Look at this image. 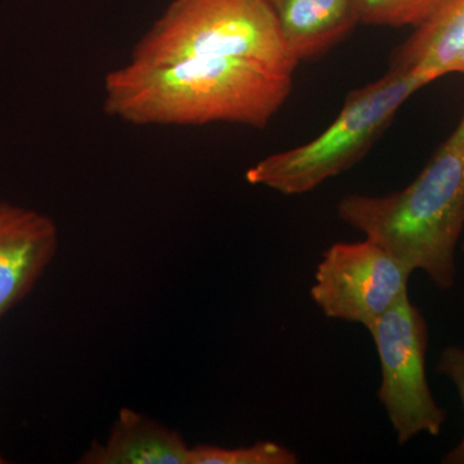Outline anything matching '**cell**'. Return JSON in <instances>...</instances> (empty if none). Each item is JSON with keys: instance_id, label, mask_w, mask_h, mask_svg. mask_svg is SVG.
Instances as JSON below:
<instances>
[{"instance_id": "obj_1", "label": "cell", "mask_w": 464, "mask_h": 464, "mask_svg": "<svg viewBox=\"0 0 464 464\" xmlns=\"http://www.w3.org/2000/svg\"><path fill=\"white\" fill-rule=\"evenodd\" d=\"M293 75L231 58L127 65L103 82L106 114L134 125L231 123L265 128L288 100Z\"/></svg>"}, {"instance_id": "obj_2", "label": "cell", "mask_w": 464, "mask_h": 464, "mask_svg": "<svg viewBox=\"0 0 464 464\" xmlns=\"http://www.w3.org/2000/svg\"><path fill=\"white\" fill-rule=\"evenodd\" d=\"M338 217L438 288L456 283V249L464 227V115L430 163L404 190L342 198Z\"/></svg>"}, {"instance_id": "obj_3", "label": "cell", "mask_w": 464, "mask_h": 464, "mask_svg": "<svg viewBox=\"0 0 464 464\" xmlns=\"http://www.w3.org/2000/svg\"><path fill=\"white\" fill-rule=\"evenodd\" d=\"M191 57L250 61L289 75L299 65L265 0H173L130 61L157 65Z\"/></svg>"}, {"instance_id": "obj_4", "label": "cell", "mask_w": 464, "mask_h": 464, "mask_svg": "<svg viewBox=\"0 0 464 464\" xmlns=\"http://www.w3.org/2000/svg\"><path fill=\"white\" fill-rule=\"evenodd\" d=\"M426 85L414 72L391 66L378 81L351 92L340 114L316 139L262 159L246 170V181L289 197L315 190L364 157L406 100Z\"/></svg>"}, {"instance_id": "obj_5", "label": "cell", "mask_w": 464, "mask_h": 464, "mask_svg": "<svg viewBox=\"0 0 464 464\" xmlns=\"http://www.w3.org/2000/svg\"><path fill=\"white\" fill-rule=\"evenodd\" d=\"M368 331L380 357L378 398L399 444L405 445L420 433L439 436L447 411L436 402L427 381L429 326L420 308L405 295Z\"/></svg>"}, {"instance_id": "obj_6", "label": "cell", "mask_w": 464, "mask_h": 464, "mask_svg": "<svg viewBox=\"0 0 464 464\" xmlns=\"http://www.w3.org/2000/svg\"><path fill=\"white\" fill-rule=\"evenodd\" d=\"M413 273L373 240L335 243L317 265L311 297L329 319L368 329L408 295Z\"/></svg>"}, {"instance_id": "obj_7", "label": "cell", "mask_w": 464, "mask_h": 464, "mask_svg": "<svg viewBox=\"0 0 464 464\" xmlns=\"http://www.w3.org/2000/svg\"><path fill=\"white\" fill-rule=\"evenodd\" d=\"M57 248L51 217L0 201V319L30 295Z\"/></svg>"}, {"instance_id": "obj_8", "label": "cell", "mask_w": 464, "mask_h": 464, "mask_svg": "<svg viewBox=\"0 0 464 464\" xmlns=\"http://www.w3.org/2000/svg\"><path fill=\"white\" fill-rule=\"evenodd\" d=\"M297 63L323 56L360 23L359 0H265Z\"/></svg>"}, {"instance_id": "obj_9", "label": "cell", "mask_w": 464, "mask_h": 464, "mask_svg": "<svg viewBox=\"0 0 464 464\" xmlns=\"http://www.w3.org/2000/svg\"><path fill=\"white\" fill-rule=\"evenodd\" d=\"M190 447L179 432L123 408L105 441H94L82 464H188Z\"/></svg>"}, {"instance_id": "obj_10", "label": "cell", "mask_w": 464, "mask_h": 464, "mask_svg": "<svg viewBox=\"0 0 464 464\" xmlns=\"http://www.w3.org/2000/svg\"><path fill=\"white\" fill-rule=\"evenodd\" d=\"M391 66L420 76L427 84L464 75V0H448L393 52Z\"/></svg>"}, {"instance_id": "obj_11", "label": "cell", "mask_w": 464, "mask_h": 464, "mask_svg": "<svg viewBox=\"0 0 464 464\" xmlns=\"http://www.w3.org/2000/svg\"><path fill=\"white\" fill-rule=\"evenodd\" d=\"M448 0H359L360 23L377 26L423 25Z\"/></svg>"}, {"instance_id": "obj_12", "label": "cell", "mask_w": 464, "mask_h": 464, "mask_svg": "<svg viewBox=\"0 0 464 464\" xmlns=\"http://www.w3.org/2000/svg\"><path fill=\"white\" fill-rule=\"evenodd\" d=\"M298 457L283 445L259 441L250 447L221 448L198 445L190 448L188 464H297Z\"/></svg>"}, {"instance_id": "obj_13", "label": "cell", "mask_w": 464, "mask_h": 464, "mask_svg": "<svg viewBox=\"0 0 464 464\" xmlns=\"http://www.w3.org/2000/svg\"><path fill=\"white\" fill-rule=\"evenodd\" d=\"M438 372L453 382L459 392L464 411V350L462 347L445 348L440 356ZM445 464H464V435L459 444L442 458Z\"/></svg>"}, {"instance_id": "obj_14", "label": "cell", "mask_w": 464, "mask_h": 464, "mask_svg": "<svg viewBox=\"0 0 464 464\" xmlns=\"http://www.w3.org/2000/svg\"><path fill=\"white\" fill-rule=\"evenodd\" d=\"M0 463H5V460H3V457L0 456Z\"/></svg>"}, {"instance_id": "obj_15", "label": "cell", "mask_w": 464, "mask_h": 464, "mask_svg": "<svg viewBox=\"0 0 464 464\" xmlns=\"http://www.w3.org/2000/svg\"><path fill=\"white\" fill-rule=\"evenodd\" d=\"M462 249L464 250V243L462 244Z\"/></svg>"}]
</instances>
